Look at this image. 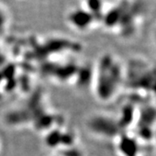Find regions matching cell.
<instances>
[{
    "label": "cell",
    "instance_id": "6da1fadb",
    "mask_svg": "<svg viewBox=\"0 0 156 156\" xmlns=\"http://www.w3.org/2000/svg\"><path fill=\"white\" fill-rule=\"evenodd\" d=\"M95 19V16L85 8L73 10L68 16V20L73 27L79 30H85Z\"/></svg>",
    "mask_w": 156,
    "mask_h": 156
}]
</instances>
